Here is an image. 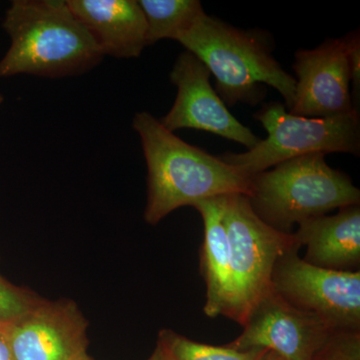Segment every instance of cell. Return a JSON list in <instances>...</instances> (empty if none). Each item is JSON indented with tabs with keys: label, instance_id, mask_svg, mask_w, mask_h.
Masks as SVG:
<instances>
[{
	"label": "cell",
	"instance_id": "cell-1",
	"mask_svg": "<svg viewBox=\"0 0 360 360\" xmlns=\"http://www.w3.org/2000/svg\"><path fill=\"white\" fill-rule=\"evenodd\" d=\"M132 127L141 137L148 167V224H160L177 208L200 201L227 194L250 196L252 177L182 141L151 113H136Z\"/></svg>",
	"mask_w": 360,
	"mask_h": 360
},
{
	"label": "cell",
	"instance_id": "cell-2",
	"mask_svg": "<svg viewBox=\"0 0 360 360\" xmlns=\"http://www.w3.org/2000/svg\"><path fill=\"white\" fill-rule=\"evenodd\" d=\"M2 27L11 45L0 59V78L77 77L104 58L68 0H13Z\"/></svg>",
	"mask_w": 360,
	"mask_h": 360
},
{
	"label": "cell",
	"instance_id": "cell-3",
	"mask_svg": "<svg viewBox=\"0 0 360 360\" xmlns=\"http://www.w3.org/2000/svg\"><path fill=\"white\" fill-rule=\"evenodd\" d=\"M176 41L207 66L225 105H257L269 85L283 97L286 110L292 106L296 80L274 58L269 33L240 30L205 13Z\"/></svg>",
	"mask_w": 360,
	"mask_h": 360
},
{
	"label": "cell",
	"instance_id": "cell-4",
	"mask_svg": "<svg viewBox=\"0 0 360 360\" xmlns=\"http://www.w3.org/2000/svg\"><path fill=\"white\" fill-rule=\"evenodd\" d=\"M248 200L265 224L290 234L305 220L359 205L360 191L347 174L329 167L326 155L314 153L253 175Z\"/></svg>",
	"mask_w": 360,
	"mask_h": 360
},
{
	"label": "cell",
	"instance_id": "cell-5",
	"mask_svg": "<svg viewBox=\"0 0 360 360\" xmlns=\"http://www.w3.org/2000/svg\"><path fill=\"white\" fill-rule=\"evenodd\" d=\"M217 200L229 252V298L224 316L243 326L255 303L271 290L277 260L300 245L293 233L265 224L245 194H227Z\"/></svg>",
	"mask_w": 360,
	"mask_h": 360
},
{
	"label": "cell",
	"instance_id": "cell-6",
	"mask_svg": "<svg viewBox=\"0 0 360 360\" xmlns=\"http://www.w3.org/2000/svg\"><path fill=\"white\" fill-rule=\"evenodd\" d=\"M267 137L243 153H226L224 162L252 177L302 156L333 153L360 155V118L354 110L330 117H303L291 115L283 104H264L255 115Z\"/></svg>",
	"mask_w": 360,
	"mask_h": 360
},
{
	"label": "cell",
	"instance_id": "cell-7",
	"mask_svg": "<svg viewBox=\"0 0 360 360\" xmlns=\"http://www.w3.org/2000/svg\"><path fill=\"white\" fill-rule=\"evenodd\" d=\"M300 246L277 260L271 290L333 330L360 331V270L321 269L300 257Z\"/></svg>",
	"mask_w": 360,
	"mask_h": 360
},
{
	"label": "cell",
	"instance_id": "cell-8",
	"mask_svg": "<svg viewBox=\"0 0 360 360\" xmlns=\"http://www.w3.org/2000/svg\"><path fill=\"white\" fill-rule=\"evenodd\" d=\"M233 349H264L285 360H312L333 328L316 315L286 302L270 290L251 309Z\"/></svg>",
	"mask_w": 360,
	"mask_h": 360
},
{
	"label": "cell",
	"instance_id": "cell-9",
	"mask_svg": "<svg viewBox=\"0 0 360 360\" xmlns=\"http://www.w3.org/2000/svg\"><path fill=\"white\" fill-rule=\"evenodd\" d=\"M207 66L191 51L180 53L170 80L176 86V98L167 115L160 120L169 131L193 129L219 135L245 146L248 150L259 142L257 135L231 115L210 84Z\"/></svg>",
	"mask_w": 360,
	"mask_h": 360
},
{
	"label": "cell",
	"instance_id": "cell-10",
	"mask_svg": "<svg viewBox=\"0 0 360 360\" xmlns=\"http://www.w3.org/2000/svg\"><path fill=\"white\" fill-rule=\"evenodd\" d=\"M293 70L296 85L295 101L288 110L291 115L330 117L355 110L347 37L326 39L316 49L296 51Z\"/></svg>",
	"mask_w": 360,
	"mask_h": 360
},
{
	"label": "cell",
	"instance_id": "cell-11",
	"mask_svg": "<svg viewBox=\"0 0 360 360\" xmlns=\"http://www.w3.org/2000/svg\"><path fill=\"white\" fill-rule=\"evenodd\" d=\"M89 321L70 300H44L9 323L14 360H75L87 354Z\"/></svg>",
	"mask_w": 360,
	"mask_h": 360
},
{
	"label": "cell",
	"instance_id": "cell-12",
	"mask_svg": "<svg viewBox=\"0 0 360 360\" xmlns=\"http://www.w3.org/2000/svg\"><path fill=\"white\" fill-rule=\"evenodd\" d=\"M103 56L137 58L148 46L146 21L137 0H68Z\"/></svg>",
	"mask_w": 360,
	"mask_h": 360
},
{
	"label": "cell",
	"instance_id": "cell-13",
	"mask_svg": "<svg viewBox=\"0 0 360 360\" xmlns=\"http://www.w3.org/2000/svg\"><path fill=\"white\" fill-rule=\"evenodd\" d=\"M293 236L300 248H307L303 259L309 264L338 271L359 270V205L305 220Z\"/></svg>",
	"mask_w": 360,
	"mask_h": 360
},
{
	"label": "cell",
	"instance_id": "cell-14",
	"mask_svg": "<svg viewBox=\"0 0 360 360\" xmlns=\"http://www.w3.org/2000/svg\"><path fill=\"white\" fill-rule=\"evenodd\" d=\"M193 207L200 212L205 226L200 251V271L206 285L203 312L215 319L224 316L229 298V240L217 198L200 201Z\"/></svg>",
	"mask_w": 360,
	"mask_h": 360
},
{
	"label": "cell",
	"instance_id": "cell-15",
	"mask_svg": "<svg viewBox=\"0 0 360 360\" xmlns=\"http://www.w3.org/2000/svg\"><path fill=\"white\" fill-rule=\"evenodd\" d=\"M137 1L146 18L148 46L162 39L177 40L205 14L198 0Z\"/></svg>",
	"mask_w": 360,
	"mask_h": 360
},
{
	"label": "cell",
	"instance_id": "cell-16",
	"mask_svg": "<svg viewBox=\"0 0 360 360\" xmlns=\"http://www.w3.org/2000/svg\"><path fill=\"white\" fill-rule=\"evenodd\" d=\"M167 347L172 360H262L269 350L233 349L224 347L205 345L189 340L169 329H163L158 335Z\"/></svg>",
	"mask_w": 360,
	"mask_h": 360
},
{
	"label": "cell",
	"instance_id": "cell-17",
	"mask_svg": "<svg viewBox=\"0 0 360 360\" xmlns=\"http://www.w3.org/2000/svg\"><path fill=\"white\" fill-rule=\"evenodd\" d=\"M44 300L34 291L16 285L0 276V323H11Z\"/></svg>",
	"mask_w": 360,
	"mask_h": 360
},
{
	"label": "cell",
	"instance_id": "cell-18",
	"mask_svg": "<svg viewBox=\"0 0 360 360\" xmlns=\"http://www.w3.org/2000/svg\"><path fill=\"white\" fill-rule=\"evenodd\" d=\"M312 360H360V331H333Z\"/></svg>",
	"mask_w": 360,
	"mask_h": 360
},
{
	"label": "cell",
	"instance_id": "cell-19",
	"mask_svg": "<svg viewBox=\"0 0 360 360\" xmlns=\"http://www.w3.org/2000/svg\"><path fill=\"white\" fill-rule=\"evenodd\" d=\"M347 40L348 53H349L350 63H352V84L354 91H359L360 84V37L359 30L345 35Z\"/></svg>",
	"mask_w": 360,
	"mask_h": 360
},
{
	"label": "cell",
	"instance_id": "cell-20",
	"mask_svg": "<svg viewBox=\"0 0 360 360\" xmlns=\"http://www.w3.org/2000/svg\"><path fill=\"white\" fill-rule=\"evenodd\" d=\"M0 360H14L9 341V323H0Z\"/></svg>",
	"mask_w": 360,
	"mask_h": 360
},
{
	"label": "cell",
	"instance_id": "cell-21",
	"mask_svg": "<svg viewBox=\"0 0 360 360\" xmlns=\"http://www.w3.org/2000/svg\"><path fill=\"white\" fill-rule=\"evenodd\" d=\"M148 360H172L167 347H165V343L160 338H158V343H156L155 352Z\"/></svg>",
	"mask_w": 360,
	"mask_h": 360
},
{
	"label": "cell",
	"instance_id": "cell-22",
	"mask_svg": "<svg viewBox=\"0 0 360 360\" xmlns=\"http://www.w3.org/2000/svg\"><path fill=\"white\" fill-rule=\"evenodd\" d=\"M262 360H285L283 357L279 356L276 352H267Z\"/></svg>",
	"mask_w": 360,
	"mask_h": 360
},
{
	"label": "cell",
	"instance_id": "cell-23",
	"mask_svg": "<svg viewBox=\"0 0 360 360\" xmlns=\"http://www.w3.org/2000/svg\"><path fill=\"white\" fill-rule=\"evenodd\" d=\"M75 360H94V359H92L91 357L89 356V354H84L80 355L79 357H77V359H75Z\"/></svg>",
	"mask_w": 360,
	"mask_h": 360
},
{
	"label": "cell",
	"instance_id": "cell-24",
	"mask_svg": "<svg viewBox=\"0 0 360 360\" xmlns=\"http://www.w3.org/2000/svg\"><path fill=\"white\" fill-rule=\"evenodd\" d=\"M4 94L0 92V105H1L2 103H4Z\"/></svg>",
	"mask_w": 360,
	"mask_h": 360
}]
</instances>
